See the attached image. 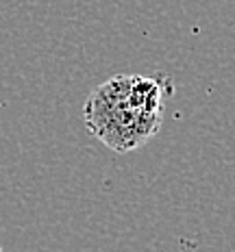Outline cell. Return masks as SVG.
I'll use <instances>...</instances> for the list:
<instances>
[{
    "instance_id": "1",
    "label": "cell",
    "mask_w": 235,
    "mask_h": 252,
    "mask_svg": "<svg viewBox=\"0 0 235 252\" xmlns=\"http://www.w3.org/2000/svg\"><path fill=\"white\" fill-rule=\"evenodd\" d=\"M170 92L166 76H113L90 96L85 124L92 135L116 152L135 150L161 128Z\"/></svg>"
}]
</instances>
